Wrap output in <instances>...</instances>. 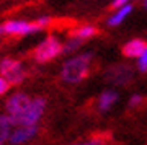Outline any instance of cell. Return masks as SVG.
Wrapping results in <instances>:
<instances>
[{"mask_svg":"<svg viewBox=\"0 0 147 145\" xmlns=\"http://www.w3.org/2000/svg\"><path fill=\"white\" fill-rule=\"evenodd\" d=\"M93 59H95V54L92 51H85L69 57L61 67V80L64 83H67V85L82 83L90 75Z\"/></svg>","mask_w":147,"mask_h":145,"instance_id":"6da1fadb","label":"cell"},{"mask_svg":"<svg viewBox=\"0 0 147 145\" xmlns=\"http://www.w3.org/2000/svg\"><path fill=\"white\" fill-rule=\"evenodd\" d=\"M103 78L113 87H127L136 78V68L126 62L113 64L106 67V70L103 72Z\"/></svg>","mask_w":147,"mask_h":145,"instance_id":"7a4b0ae2","label":"cell"},{"mask_svg":"<svg viewBox=\"0 0 147 145\" xmlns=\"http://www.w3.org/2000/svg\"><path fill=\"white\" fill-rule=\"evenodd\" d=\"M62 42L56 36H46L33 51V59L38 64H47L62 54Z\"/></svg>","mask_w":147,"mask_h":145,"instance_id":"3957f363","label":"cell"},{"mask_svg":"<svg viewBox=\"0 0 147 145\" xmlns=\"http://www.w3.org/2000/svg\"><path fill=\"white\" fill-rule=\"evenodd\" d=\"M47 99L44 96H33L28 109L15 121V126H39V121L46 113Z\"/></svg>","mask_w":147,"mask_h":145,"instance_id":"277c9868","label":"cell"},{"mask_svg":"<svg viewBox=\"0 0 147 145\" xmlns=\"http://www.w3.org/2000/svg\"><path fill=\"white\" fill-rule=\"evenodd\" d=\"M0 75L11 83V87H16V85H21L26 78V68L23 65L21 60H16V59H11V57H5L0 60Z\"/></svg>","mask_w":147,"mask_h":145,"instance_id":"5b68a950","label":"cell"},{"mask_svg":"<svg viewBox=\"0 0 147 145\" xmlns=\"http://www.w3.org/2000/svg\"><path fill=\"white\" fill-rule=\"evenodd\" d=\"M33 96H30L25 91H15L11 93L5 101V114H8L15 124V121L20 117L21 114L28 109V106L31 104Z\"/></svg>","mask_w":147,"mask_h":145,"instance_id":"8992f818","label":"cell"},{"mask_svg":"<svg viewBox=\"0 0 147 145\" xmlns=\"http://www.w3.org/2000/svg\"><path fill=\"white\" fill-rule=\"evenodd\" d=\"M3 31L7 36H31L42 31L36 21L26 20H7L3 23Z\"/></svg>","mask_w":147,"mask_h":145,"instance_id":"52a82bcc","label":"cell"},{"mask_svg":"<svg viewBox=\"0 0 147 145\" xmlns=\"http://www.w3.org/2000/svg\"><path fill=\"white\" fill-rule=\"evenodd\" d=\"M39 132V126H15L10 134L8 145H26Z\"/></svg>","mask_w":147,"mask_h":145,"instance_id":"ba28073f","label":"cell"},{"mask_svg":"<svg viewBox=\"0 0 147 145\" xmlns=\"http://www.w3.org/2000/svg\"><path fill=\"white\" fill-rule=\"evenodd\" d=\"M147 47V41H144L142 38H132L129 39L127 42L123 44V56L126 57V59H139L142 56V52L146 51Z\"/></svg>","mask_w":147,"mask_h":145,"instance_id":"9c48e42d","label":"cell"},{"mask_svg":"<svg viewBox=\"0 0 147 145\" xmlns=\"http://www.w3.org/2000/svg\"><path fill=\"white\" fill-rule=\"evenodd\" d=\"M118 99H119V93L116 91V90H103L96 99V109L100 111V113H108L116 103H118Z\"/></svg>","mask_w":147,"mask_h":145,"instance_id":"30bf717a","label":"cell"},{"mask_svg":"<svg viewBox=\"0 0 147 145\" xmlns=\"http://www.w3.org/2000/svg\"><path fill=\"white\" fill-rule=\"evenodd\" d=\"M134 11V3H127V5L121 7V8H116L106 20V25L110 28H116V26H121L124 21L131 16V13Z\"/></svg>","mask_w":147,"mask_h":145,"instance_id":"8fae6325","label":"cell"},{"mask_svg":"<svg viewBox=\"0 0 147 145\" xmlns=\"http://www.w3.org/2000/svg\"><path fill=\"white\" fill-rule=\"evenodd\" d=\"M15 124L8 114H0V145H7Z\"/></svg>","mask_w":147,"mask_h":145,"instance_id":"7c38bea8","label":"cell"},{"mask_svg":"<svg viewBox=\"0 0 147 145\" xmlns=\"http://www.w3.org/2000/svg\"><path fill=\"white\" fill-rule=\"evenodd\" d=\"M96 34H98V30H96L95 25H80L70 33V36L79 38V39H82V41H88V39L95 38Z\"/></svg>","mask_w":147,"mask_h":145,"instance_id":"4fadbf2b","label":"cell"},{"mask_svg":"<svg viewBox=\"0 0 147 145\" xmlns=\"http://www.w3.org/2000/svg\"><path fill=\"white\" fill-rule=\"evenodd\" d=\"M84 42H85V41H82V39H79V38L70 36L67 41L64 42L62 54H74V52H77L80 47H82V44H84Z\"/></svg>","mask_w":147,"mask_h":145,"instance_id":"5bb4252c","label":"cell"},{"mask_svg":"<svg viewBox=\"0 0 147 145\" xmlns=\"http://www.w3.org/2000/svg\"><path fill=\"white\" fill-rule=\"evenodd\" d=\"M72 145H111L110 137H103V135H95L87 140H80V142H74Z\"/></svg>","mask_w":147,"mask_h":145,"instance_id":"9a60e30c","label":"cell"},{"mask_svg":"<svg viewBox=\"0 0 147 145\" xmlns=\"http://www.w3.org/2000/svg\"><path fill=\"white\" fill-rule=\"evenodd\" d=\"M136 70L141 73H147V47L142 52V56L139 59H136Z\"/></svg>","mask_w":147,"mask_h":145,"instance_id":"2e32d148","label":"cell"},{"mask_svg":"<svg viewBox=\"0 0 147 145\" xmlns=\"http://www.w3.org/2000/svg\"><path fill=\"white\" fill-rule=\"evenodd\" d=\"M142 101H144V96H142L141 93H134V95H131V96H129L127 106H129L131 109H134V108H137V106H141Z\"/></svg>","mask_w":147,"mask_h":145,"instance_id":"e0dca14e","label":"cell"},{"mask_svg":"<svg viewBox=\"0 0 147 145\" xmlns=\"http://www.w3.org/2000/svg\"><path fill=\"white\" fill-rule=\"evenodd\" d=\"M11 88V83L7 80L3 75H0V96H3V95L8 93V90Z\"/></svg>","mask_w":147,"mask_h":145,"instance_id":"ac0fdd59","label":"cell"},{"mask_svg":"<svg viewBox=\"0 0 147 145\" xmlns=\"http://www.w3.org/2000/svg\"><path fill=\"white\" fill-rule=\"evenodd\" d=\"M34 21L39 25V28H41V30H46L47 26H51V23H53V18H51V16H47V15H44V16H39V18H36Z\"/></svg>","mask_w":147,"mask_h":145,"instance_id":"d6986e66","label":"cell"},{"mask_svg":"<svg viewBox=\"0 0 147 145\" xmlns=\"http://www.w3.org/2000/svg\"><path fill=\"white\" fill-rule=\"evenodd\" d=\"M127 3H132V0H111V8H121V7L127 5Z\"/></svg>","mask_w":147,"mask_h":145,"instance_id":"ffe728a7","label":"cell"},{"mask_svg":"<svg viewBox=\"0 0 147 145\" xmlns=\"http://www.w3.org/2000/svg\"><path fill=\"white\" fill-rule=\"evenodd\" d=\"M142 7H144V10H147V0H142Z\"/></svg>","mask_w":147,"mask_h":145,"instance_id":"44dd1931","label":"cell"},{"mask_svg":"<svg viewBox=\"0 0 147 145\" xmlns=\"http://www.w3.org/2000/svg\"><path fill=\"white\" fill-rule=\"evenodd\" d=\"M132 2H136V0H132Z\"/></svg>","mask_w":147,"mask_h":145,"instance_id":"7402d4cb","label":"cell"}]
</instances>
